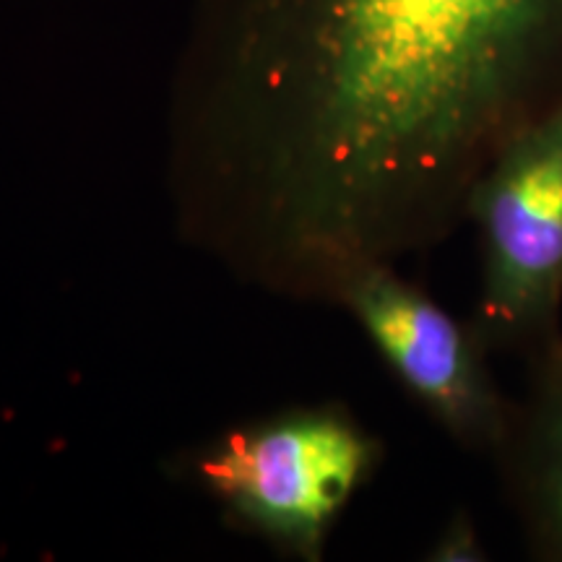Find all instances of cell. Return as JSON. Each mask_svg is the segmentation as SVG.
Here are the masks:
<instances>
[{"mask_svg": "<svg viewBox=\"0 0 562 562\" xmlns=\"http://www.w3.org/2000/svg\"><path fill=\"white\" fill-rule=\"evenodd\" d=\"M368 463V438L339 414L294 412L227 435L195 472L252 529L302 558H318Z\"/></svg>", "mask_w": 562, "mask_h": 562, "instance_id": "cell-2", "label": "cell"}, {"mask_svg": "<svg viewBox=\"0 0 562 562\" xmlns=\"http://www.w3.org/2000/svg\"><path fill=\"white\" fill-rule=\"evenodd\" d=\"M550 469V501L554 510V521H558V529L562 533V419L554 425Z\"/></svg>", "mask_w": 562, "mask_h": 562, "instance_id": "cell-5", "label": "cell"}, {"mask_svg": "<svg viewBox=\"0 0 562 562\" xmlns=\"http://www.w3.org/2000/svg\"><path fill=\"white\" fill-rule=\"evenodd\" d=\"M562 104V0H191L175 68L186 235L279 292L438 240Z\"/></svg>", "mask_w": 562, "mask_h": 562, "instance_id": "cell-1", "label": "cell"}, {"mask_svg": "<svg viewBox=\"0 0 562 562\" xmlns=\"http://www.w3.org/2000/svg\"><path fill=\"white\" fill-rule=\"evenodd\" d=\"M336 297L347 302L393 372L451 430L469 438L490 432L492 404L472 347L432 300L393 277L385 263L351 271Z\"/></svg>", "mask_w": 562, "mask_h": 562, "instance_id": "cell-4", "label": "cell"}, {"mask_svg": "<svg viewBox=\"0 0 562 562\" xmlns=\"http://www.w3.org/2000/svg\"><path fill=\"white\" fill-rule=\"evenodd\" d=\"M469 211L482 224L484 313L533 326L562 292V104L505 146Z\"/></svg>", "mask_w": 562, "mask_h": 562, "instance_id": "cell-3", "label": "cell"}]
</instances>
